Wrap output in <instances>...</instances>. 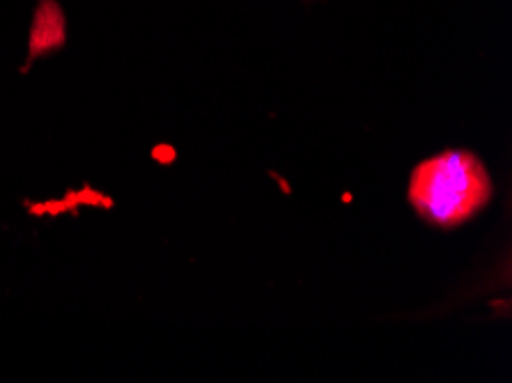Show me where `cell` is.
<instances>
[{"mask_svg":"<svg viewBox=\"0 0 512 383\" xmlns=\"http://www.w3.org/2000/svg\"><path fill=\"white\" fill-rule=\"evenodd\" d=\"M492 198V184L476 156L446 152L421 163L411 175L409 200L425 221L455 228L483 209Z\"/></svg>","mask_w":512,"mask_h":383,"instance_id":"obj_1","label":"cell"},{"mask_svg":"<svg viewBox=\"0 0 512 383\" xmlns=\"http://www.w3.org/2000/svg\"><path fill=\"white\" fill-rule=\"evenodd\" d=\"M62 44H65V17H62L60 5L53 3V0H42L35 12L33 30H30L28 65L35 58L58 51Z\"/></svg>","mask_w":512,"mask_h":383,"instance_id":"obj_2","label":"cell"}]
</instances>
